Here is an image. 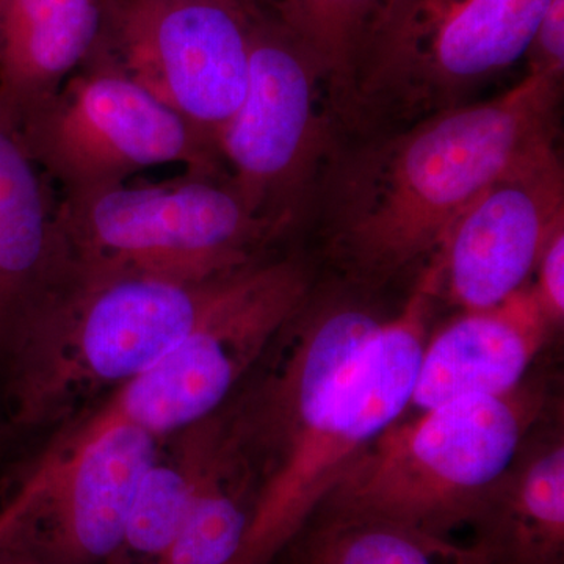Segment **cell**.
Returning <instances> with one entry per match:
<instances>
[{"mask_svg": "<svg viewBox=\"0 0 564 564\" xmlns=\"http://www.w3.org/2000/svg\"><path fill=\"white\" fill-rule=\"evenodd\" d=\"M47 475H50V466L36 463L28 478L22 481L20 489L10 497L9 502L2 505L0 508V541L20 522L22 516L28 513L29 508L35 502L36 496L46 485Z\"/></svg>", "mask_w": 564, "mask_h": 564, "instance_id": "obj_25", "label": "cell"}, {"mask_svg": "<svg viewBox=\"0 0 564 564\" xmlns=\"http://www.w3.org/2000/svg\"><path fill=\"white\" fill-rule=\"evenodd\" d=\"M14 133L39 170L61 185L63 199L110 191L170 163L192 174L229 177L217 148L140 87L99 44Z\"/></svg>", "mask_w": 564, "mask_h": 564, "instance_id": "obj_8", "label": "cell"}, {"mask_svg": "<svg viewBox=\"0 0 564 564\" xmlns=\"http://www.w3.org/2000/svg\"><path fill=\"white\" fill-rule=\"evenodd\" d=\"M552 332L529 285L497 306L462 311L426 339L410 406L513 392Z\"/></svg>", "mask_w": 564, "mask_h": 564, "instance_id": "obj_14", "label": "cell"}, {"mask_svg": "<svg viewBox=\"0 0 564 564\" xmlns=\"http://www.w3.org/2000/svg\"><path fill=\"white\" fill-rule=\"evenodd\" d=\"M3 0H0V9H2Z\"/></svg>", "mask_w": 564, "mask_h": 564, "instance_id": "obj_27", "label": "cell"}, {"mask_svg": "<svg viewBox=\"0 0 564 564\" xmlns=\"http://www.w3.org/2000/svg\"><path fill=\"white\" fill-rule=\"evenodd\" d=\"M39 166L0 122V350L76 272Z\"/></svg>", "mask_w": 564, "mask_h": 564, "instance_id": "obj_15", "label": "cell"}, {"mask_svg": "<svg viewBox=\"0 0 564 564\" xmlns=\"http://www.w3.org/2000/svg\"><path fill=\"white\" fill-rule=\"evenodd\" d=\"M388 315L355 293H311L223 406L258 486L317 421Z\"/></svg>", "mask_w": 564, "mask_h": 564, "instance_id": "obj_11", "label": "cell"}, {"mask_svg": "<svg viewBox=\"0 0 564 564\" xmlns=\"http://www.w3.org/2000/svg\"><path fill=\"white\" fill-rule=\"evenodd\" d=\"M76 269L207 281L265 259L284 231L259 214L229 177L187 173L129 182L58 204Z\"/></svg>", "mask_w": 564, "mask_h": 564, "instance_id": "obj_6", "label": "cell"}, {"mask_svg": "<svg viewBox=\"0 0 564 564\" xmlns=\"http://www.w3.org/2000/svg\"><path fill=\"white\" fill-rule=\"evenodd\" d=\"M313 281L310 263L299 256L265 258L247 267L191 336L65 423L41 456L61 462L121 425L163 437L210 417L302 310Z\"/></svg>", "mask_w": 564, "mask_h": 564, "instance_id": "obj_5", "label": "cell"}, {"mask_svg": "<svg viewBox=\"0 0 564 564\" xmlns=\"http://www.w3.org/2000/svg\"><path fill=\"white\" fill-rule=\"evenodd\" d=\"M256 496L254 470L226 421L225 437L191 514L152 564H232L250 525Z\"/></svg>", "mask_w": 564, "mask_h": 564, "instance_id": "obj_19", "label": "cell"}, {"mask_svg": "<svg viewBox=\"0 0 564 564\" xmlns=\"http://www.w3.org/2000/svg\"><path fill=\"white\" fill-rule=\"evenodd\" d=\"M562 91L563 73L529 68L489 101L339 141L314 198L329 261L366 289L425 265L488 185L556 147Z\"/></svg>", "mask_w": 564, "mask_h": 564, "instance_id": "obj_1", "label": "cell"}, {"mask_svg": "<svg viewBox=\"0 0 564 564\" xmlns=\"http://www.w3.org/2000/svg\"><path fill=\"white\" fill-rule=\"evenodd\" d=\"M551 0H383L337 129L369 139L462 106L527 57Z\"/></svg>", "mask_w": 564, "mask_h": 564, "instance_id": "obj_4", "label": "cell"}, {"mask_svg": "<svg viewBox=\"0 0 564 564\" xmlns=\"http://www.w3.org/2000/svg\"><path fill=\"white\" fill-rule=\"evenodd\" d=\"M321 66L334 122L339 120L367 33L383 0H262Z\"/></svg>", "mask_w": 564, "mask_h": 564, "instance_id": "obj_21", "label": "cell"}, {"mask_svg": "<svg viewBox=\"0 0 564 564\" xmlns=\"http://www.w3.org/2000/svg\"><path fill=\"white\" fill-rule=\"evenodd\" d=\"M299 536L300 564H496L497 560L486 538L464 545L380 519L322 516Z\"/></svg>", "mask_w": 564, "mask_h": 564, "instance_id": "obj_20", "label": "cell"}, {"mask_svg": "<svg viewBox=\"0 0 564 564\" xmlns=\"http://www.w3.org/2000/svg\"><path fill=\"white\" fill-rule=\"evenodd\" d=\"M247 2H250L252 3V6H258L261 7V9H263L262 0H247Z\"/></svg>", "mask_w": 564, "mask_h": 564, "instance_id": "obj_26", "label": "cell"}, {"mask_svg": "<svg viewBox=\"0 0 564 564\" xmlns=\"http://www.w3.org/2000/svg\"><path fill=\"white\" fill-rule=\"evenodd\" d=\"M162 437L117 426L77 454L50 464V475L25 521L58 554L106 564L120 549L137 494Z\"/></svg>", "mask_w": 564, "mask_h": 564, "instance_id": "obj_13", "label": "cell"}, {"mask_svg": "<svg viewBox=\"0 0 564 564\" xmlns=\"http://www.w3.org/2000/svg\"><path fill=\"white\" fill-rule=\"evenodd\" d=\"M102 31L104 0H3L0 122L17 131L90 58Z\"/></svg>", "mask_w": 564, "mask_h": 564, "instance_id": "obj_16", "label": "cell"}, {"mask_svg": "<svg viewBox=\"0 0 564 564\" xmlns=\"http://www.w3.org/2000/svg\"><path fill=\"white\" fill-rule=\"evenodd\" d=\"M440 270L422 267L402 310L386 318L300 444L258 486L232 564H272L314 518L348 466L410 408L440 302Z\"/></svg>", "mask_w": 564, "mask_h": 564, "instance_id": "obj_7", "label": "cell"}, {"mask_svg": "<svg viewBox=\"0 0 564 564\" xmlns=\"http://www.w3.org/2000/svg\"><path fill=\"white\" fill-rule=\"evenodd\" d=\"M239 272L177 281L76 269L0 350L13 425L63 426L101 402L191 336Z\"/></svg>", "mask_w": 564, "mask_h": 564, "instance_id": "obj_2", "label": "cell"}, {"mask_svg": "<svg viewBox=\"0 0 564 564\" xmlns=\"http://www.w3.org/2000/svg\"><path fill=\"white\" fill-rule=\"evenodd\" d=\"M496 564H562L564 441L554 433L524 444L494 488L484 519Z\"/></svg>", "mask_w": 564, "mask_h": 564, "instance_id": "obj_17", "label": "cell"}, {"mask_svg": "<svg viewBox=\"0 0 564 564\" xmlns=\"http://www.w3.org/2000/svg\"><path fill=\"white\" fill-rule=\"evenodd\" d=\"M225 432L220 410L162 437L141 481L120 549L106 564H152L165 552L191 514Z\"/></svg>", "mask_w": 564, "mask_h": 564, "instance_id": "obj_18", "label": "cell"}, {"mask_svg": "<svg viewBox=\"0 0 564 564\" xmlns=\"http://www.w3.org/2000/svg\"><path fill=\"white\" fill-rule=\"evenodd\" d=\"M339 141L314 55L276 17L256 11L247 93L217 139L234 187L289 232L314 203Z\"/></svg>", "mask_w": 564, "mask_h": 564, "instance_id": "obj_9", "label": "cell"}, {"mask_svg": "<svg viewBox=\"0 0 564 564\" xmlns=\"http://www.w3.org/2000/svg\"><path fill=\"white\" fill-rule=\"evenodd\" d=\"M247 0H104L99 46L217 148L250 77Z\"/></svg>", "mask_w": 564, "mask_h": 564, "instance_id": "obj_10", "label": "cell"}, {"mask_svg": "<svg viewBox=\"0 0 564 564\" xmlns=\"http://www.w3.org/2000/svg\"><path fill=\"white\" fill-rule=\"evenodd\" d=\"M547 402L544 386L524 381L505 395L400 417L348 466L315 514L380 519L443 538L484 522L494 488Z\"/></svg>", "mask_w": 564, "mask_h": 564, "instance_id": "obj_3", "label": "cell"}, {"mask_svg": "<svg viewBox=\"0 0 564 564\" xmlns=\"http://www.w3.org/2000/svg\"><path fill=\"white\" fill-rule=\"evenodd\" d=\"M529 68L564 73V0H551L527 52Z\"/></svg>", "mask_w": 564, "mask_h": 564, "instance_id": "obj_23", "label": "cell"}, {"mask_svg": "<svg viewBox=\"0 0 564 564\" xmlns=\"http://www.w3.org/2000/svg\"><path fill=\"white\" fill-rule=\"evenodd\" d=\"M533 276V288L529 285V289L544 317L555 329L562 325L564 317V225L545 245Z\"/></svg>", "mask_w": 564, "mask_h": 564, "instance_id": "obj_22", "label": "cell"}, {"mask_svg": "<svg viewBox=\"0 0 564 564\" xmlns=\"http://www.w3.org/2000/svg\"><path fill=\"white\" fill-rule=\"evenodd\" d=\"M563 225V163L552 147L494 181L456 218L429 259L440 269V299L462 311L503 303L530 285Z\"/></svg>", "mask_w": 564, "mask_h": 564, "instance_id": "obj_12", "label": "cell"}, {"mask_svg": "<svg viewBox=\"0 0 564 564\" xmlns=\"http://www.w3.org/2000/svg\"><path fill=\"white\" fill-rule=\"evenodd\" d=\"M24 516L0 541V564H80L58 554L44 543L33 532Z\"/></svg>", "mask_w": 564, "mask_h": 564, "instance_id": "obj_24", "label": "cell"}]
</instances>
